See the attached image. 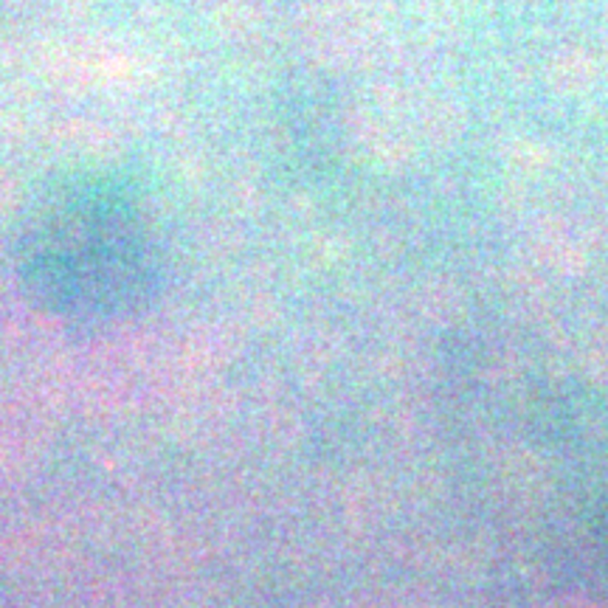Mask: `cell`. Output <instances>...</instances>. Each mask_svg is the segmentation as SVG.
I'll use <instances>...</instances> for the list:
<instances>
[{"label": "cell", "mask_w": 608, "mask_h": 608, "mask_svg": "<svg viewBox=\"0 0 608 608\" xmlns=\"http://www.w3.org/2000/svg\"><path fill=\"white\" fill-rule=\"evenodd\" d=\"M9 265L34 311L80 327L138 316L161 282L156 236L133 192L88 172L46 181L23 203Z\"/></svg>", "instance_id": "obj_1"}]
</instances>
